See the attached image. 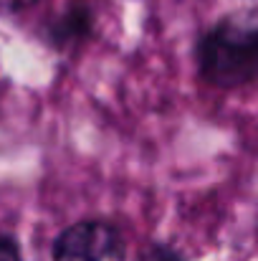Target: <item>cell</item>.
<instances>
[{
  "label": "cell",
  "mask_w": 258,
  "mask_h": 261,
  "mask_svg": "<svg viewBox=\"0 0 258 261\" xmlns=\"http://www.w3.org/2000/svg\"><path fill=\"white\" fill-rule=\"evenodd\" d=\"M152 261H182V259H180V254H175V251L165 249V246H155L152 249Z\"/></svg>",
  "instance_id": "cell-5"
},
{
  "label": "cell",
  "mask_w": 258,
  "mask_h": 261,
  "mask_svg": "<svg viewBox=\"0 0 258 261\" xmlns=\"http://www.w3.org/2000/svg\"><path fill=\"white\" fill-rule=\"evenodd\" d=\"M33 3H38V0H0V8L3 10H25Z\"/></svg>",
  "instance_id": "cell-6"
},
{
  "label": "cell",
  "mask_w": 258,
  "mask_h": 261,
  "mask_svg": "<svg viewBox=\"0 0 258 261\" xmlns=\"http://www.w3.org/2000/svg\"><path fill=\"white\" fill-rule=\"evenodd\" d=\"M258 33L253 18H225L215 23L197 43L200 76L220 89L246 87L256 79Z\"/></svg>",
  "instance_id": "cell-1"
},
{
  "label": "cell",
  "mask_w": 258,
  "mask_h": 261,
  "mask_svg": "<svg viewBox=\"0 0 258 261\" xmlns=\"http://www.w3.org/2000/svg\"><path fill=\"white\" fill-rule=\"evenodd\" d=\"M53 261H124L127 244L117 226L106 221H79L53 241Z\"/></svg>",
  "instance_id": "cell-2"
},
{
  "label": "cell",
  "mask_w": 258,
  "mask_h": 261,
  "mask_svg": "<svg viewBox=\"0 0 258 261\" xmlns=\"http://www.w3.org/2000/svg\"><path fill=\"white\" fill-rule=\"evenodd\" d=\"M0 261H20V249L10 236L0 233Z\"/></svg>",
  "instance_id": "cell-4"
},
{
  "label": "cell",
  "mask_w": 258,
  "mask_h": 261,
  "mask_svg": "<svg viewBox=\"0 0 258 261\" xmlns=\"http://www.w3.org/2000/svg\"><path fill=\"white\" fill-rule=\"evenodd\" d=\"M91 8L86 3H71L66 8V13L53 20L51 25V41L56 46H66V43H74V41H81L91 33Z\"/></svg>",
  "instance_id": "cell-3"
}]
</instances>
